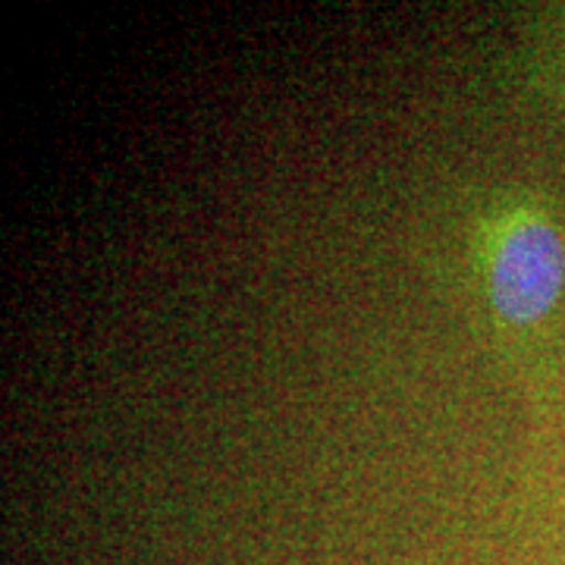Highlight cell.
Masks as SVG:
<instances>
[{
	"label": "cell",
	"instance_id": "obj_1",
	"mask_svg": "<svg viewBox=\"0 0 565 565\" xmlns=\"http://www.w3.org/2000/svg\"><path fill=\"white\" fill-rule=\"evenodd\" d=\"M565 289V239L544 217H527L505 233L493 255L490 296L505 321L537 323Z\"/></svg>",
	"mask_w": 565,
	"mask_h": 565
}]
</instances>
